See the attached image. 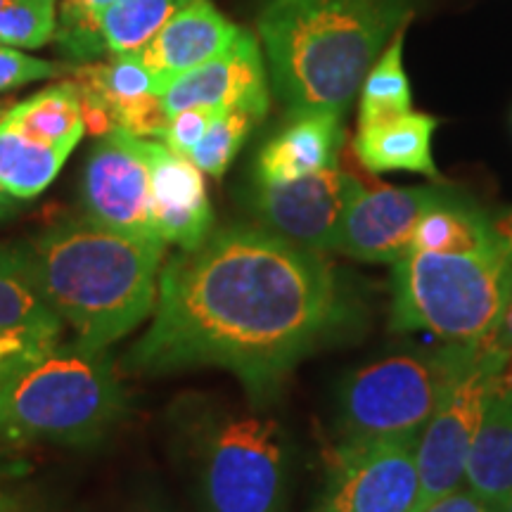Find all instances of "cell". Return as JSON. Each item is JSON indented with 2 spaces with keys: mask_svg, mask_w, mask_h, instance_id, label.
<instances>
[{
  "mask_svg": "<svg viewBox=\"0 0 512 512\" xmlns=\"http://www.w3.org/2000/svg\"><path fill=\"white\" fill-rule=\"evenodd\" d=\"M418 437L339 444L332 456L328 512H413L420 479Z\"/></svg>",
  "mask_w": 512,
  "mask_h": 512,
  "instance_id": "9",
  "label": "cell"
},
{
  "mask_svg": "<svg viewBox=\"0 0 512 512\" xmlns=\"http://www.w3.org/2000/svg\"><path fill=\"white\" fill-rule=\"evenodd\" d=\"M259 121L247 110H221L188 157L202 174L221 178Z\"/></svg>",
  "mask_w": 512,
  "mask_h": 512,
  "instance_id": "25",
  "label": "cell"
},
{
  "mask_svg": "<svg viewBox=\"0 0 512 512\" xmlns=\"http://www.w3.org/2000/svg\"><path fill=\"white\" fill-rule=\"evenodd\" d=\"M190 0H117L98 15L105 50L138 53Z\"/></svg>",
  "mask_w": 512,
  "mask_h": 512,
  "instance_id": "23",
  "label": "cell"
},
{
  "mask_svg": "<svg viewBox=\"0 0 512 512\" xmlns=\"http://www.w3.org/2000/svg\"><path fill=\"white\" fill-rule=\"evenodd\" d=\"M392 330L477 344L512 297L508 242L486 252H411L394 264Z\"/></svg>",
  "mask_w": 512,
  "mask_h": 512,
  "instance_id": "5",
  "label": "cell"
},
{
  "mask_svg": "<svg viewBox=\"0 0 512 512\" xmlns=\"http://www.w3.org/2000/svg\"><path fill=\"white\" fill-rule=\"evenodd\" d=\"M403 22L392 38V46L384 50L380 60L373 64L361 91V114H358V126L380 124L401 117L411 110V86H408L406 72H403V34H406Z\"/></svg>",
  "mask_w": 512,
  "mask_h": 512,
  "instance_id": "24",
  "label": "cell"
},
{
  "mask_svg": "<svg viewBox=\"0 0 512 512\" xmlns=\"http://www.w3.org/2000/svg\"><path fill=\"white\" fill-rule=\"evenodd\" d=\"M164 249L162 238L81 219L46 230L24 252L62 323L81 344L107 349L155 311Z\"/></svg>",
  "mask_w": 512,
  "mask_h": 512,
  "instance_id": "3",
  "label": "cell"
},
{
  "mask_svg": "<svg viewBox=\"0 0 512 512\" xmlns=\"http://www.w3.org/2000/svg\"><path fill=\"white\" fill-rule=\"evenodd\" d=\"M465 482L494 508L512 494V382L503 375L486 401Z\"/></svg>",
  "mask_w": 512,
  "mask_h": 512,
  "instance_id": "19",
  "label": "cell"
},
{
  "mask_svg": "<svg viewBox=\"0 0 512 512\" xmlns=\"http://www.w3.org/2000/svg\"><path fill=\"white\" fill-rule=\"evenodd\" d=\"M503 377H505V380L512 382V366H510V375H503Z\"/></svg>",
  "mask_w": 512,
  "mask_h": 512,
  "instance_id": "38",
  "label": "cell"
},
{
  "mask_svg": "<svg viewBox=\"0 0 512 512\" xmlns=\"http://www.w3.org/2000/svg\"><path fill=\"white\" fill-rule=\"evenodd\" d=\"M494 510H496V512H512V494H510L508 498H503V501L498 503Z\"/></svg>",
  "mask_w": 512,
  "mask_h": 512,
  "instance_id": "36",
  "label": "cell"
},
{
  "mask_svg": "<svg viewBox=\"0 0 512 512\" xmlns=\"http://www.w3.org/2000/svg\"><path fill=\"white\" fill-rule=\"evenodd\" d=\"M408 15V0H268L259 34L273 88L290 117H344Z\"/></svg>",
  "mask_w": 512,
  "mask_h": 512,
  "instance_id": "2",
  "label": "cell"
},
{
  "mask_svg": "<svg viewBox=\"0 0 512 512\" xmlns=\"http://www.w3.org/2000/svg\"><path fill=\"white\" fill-rule=\"evenodd\" d=\"M501 233H503V238H505V242H508V254H510V261H512V219L508 221V228H501Z\"/></svg>",
  "mask_w": 512,
  "mask_h": 512,
  "instance_id": "35",
  "label": "cell"
},
{
  "mask_svg": "<svg viewBox=\"0 0 512 512\" xmlns=\"http://www.w3.org/2000/svg\"><path fill=\"white\" fill-rule=\"evenodd\" d=\"M57 74H60V67L53 62L38 60V57H31L17 48L0 46V91L53 79Z\"/></svg>",
  "mask_w": 512,
  "mask_h": 512,
  "instance_id": "28",
  "label": "cell"
},
{
  "mask_svg": "<svg viewBox=\"0 0 512 512\" xmlns=\"http://www.w3.org/2000/svg\"><path fill=\"white\" fill-rule=\"evenodd\" d=\"M366 185L337 166L287 183H256L252 207L266 230L311 252H332L351 200Z\"/></svg>",
  "mask_w": 512,
  "mask_h": 512,
  "instance_id": "10",
  "label": "cell"
},
{
  "mask_svg": "<svg viewBox=\"0 0 512 512\" xmlns=\"http://www.w3.org/2000/svg\"><path fill=\"white\" fill-rule=\"evenodd\" d=\"M344 117L297 114L268 140L256 159V183H287L337 166L344 145Z\"/></svg>",
  "mask_w": 512,
  "mask_h": 512,
  "instance_id": "17",
  "label": "cell"
},
{
  "mask_svg": "<svg viewBox=\"0 0 512 512\" xmlns=\"http://www.w3.org/2000/svg\"><path fill=\"white\" fill-rule=\"evenodd\" d=\"M150 169L152 221L166 245L195 249L211 235L214 211L202 171L190 157L171 150L162 140H143Z\"/></svg>",
  "mask_w": 512,
  "mask_h": 512,
  "instance_id": "15",
  "label": "cell"
},
{
  "mask_svg": "<svg viewBox=\"0 0 512 512\" xmlns=\"http://www.w3.org/2000/svg\"><path fill=\"white\" fill-rule=\"evenodd\" d=\"M219 112L221 110H214V107H188V110L176 112L174 117L166 119V126L159 140H162L164 145H169L171 150L188 157L192 147L200 143L204 133H207V128L211 126V121H214Z\"/></svg>",
  "mask_w": 512,
  "mask_h": 512,
  "instance_id": "27",
  "label": "cell"
},
{
  "mask_svg": "<svg viewBox=\"0 0 512 512\" xmlns=\"http://www.w3.org/2000/svg\"><path fill=\"white\" fill-rule=\"evenodd\" d=\"M290 486V451L280 425L261 415H226L197 451L202 512H280Z\"/></svg>",
  "mask_w": 512,
  "mask_h": 512,
  "instance_id": "7",
  "label": "cell"
},
{
  "mask_svg": "<svg viewBox=\"0 0 512 512\" xmlns=\"http://www.w3.org/2000/svg\"><path fill=\"white\" fill-rule=\"evenodd\" d=\"M143 140L119 126L100 136L83 174V202L88 219L102 226L159 238L152 221L150 169Z\"/></svg>",
  "mask_w": 512,
  "mask_h": 512,
  "instance_id": "11",
  "label": "cell"
},
{
  "mask_svg": "<svg viewBox=\"0 0 512 512\" xmlns=\"http://www.w3.org/2000/svg\"><path fill=\"white\" fill-rule=\"evenodd\" d=\"M422 512H496L494 505L486 503L482 496L467 486V489H453L448 494L439 496L437 501L425 505Z\"/></svg>",
  "mask_w": 512,
  "mask_h": 512,
  "instance_id": "29",
  "label": "cell"
},
{
  "mask_svg": "<svg viewBox=\"0 0 512 512\" xmlns=\"http://www.w3.org/2000/svg\"><path fill=\"white\" fill-rule=\"evenodd\" d=\"M17 202L15 197L10 195V192H5L3 185H0V219H5V216H10L12 211L17 209Z\"/></svg>",
  "mask_w": 512,
  "mask_h": 512,
  "instance_id": "32",
  "label": "cell"
},
{
  "mask_svg": "<svg viewBox=\"0 0 512 512\" xmlns=\"http://www.w3.org/2000/svg\"><path fill=\"white\" fill-rule=\"evenodd\" d=\"M482 342L491 351H496V354L512 358V297L510 302L505 304V309L501 313V318H498V323L494 325V330H491Z\"/></svg>",
  "mask_w": 512,
  "mask_h": 512,
  "instance_id": "30",
  "label": "cell"
},
{
  "mask_svg": "<svg viewBox=\"0 0 512 512\" xmlns=\"http://www.w3.org/2000/svg\"><path fill=\"white\" fill-rule=\"evenodd\" d=\"M344 313L323 254L266 228L230 226L162 264L152 323L124 366L140 375L223 368L268 394Z\"/></svg>",
  "mask_w": 512,
  "mask_h": 512,
  "instance_id": "1",
  "label": "cell"
},
{
  "mask_svg": "<svg viewBox=\"0 0 512 512\" xmlns=\"http://www.w3.org/2000/svg\"><path fill=\"white\" fill-rule=\"evenodd\" d=\"M0 117L38 143L72 147V150L86 133L81 93L74 81L57 83V86L36 93L34 98L17 102Z\"/></svg>",
  "mask_w": 512,
  "mask_h": 512,
  "instance_id": "21",
  "label": "cell"
},
{
  "mask_svg": "<svg viewBox=\"0 0 512 512\" xmlns=\"http://www.w3.org/2000/svg\"><path fill=\"white\" fill-rule=\"evenodd\" d=\"M74 3H79L83 10L93 12V15H100L102 10L110 8V5L117 3V0H74Z\"/></svg>",
  "mask_w": 512,
  "mask_h": 512,
  "instance_id": "33",
  "label": "cell"
},
{
  "mask_svg": "<svg viewBox=\"0 0 512 512\" xmlns=\"http://www.w3.org/2000/svg\"><path fill=\"white\" fill-rule=\"evenodd\" d=\"M313 512H328V510H325V508H323V505H318V508H316V510H313Z\"/></svg>",
  "mask_w": 512,
  "mask_h": 512,
  "instance_id": "37",
  "label": "cell"
},
{
  "mask_svg": "<svg viewBox=\"0 0 512 512\" xmlns=\"http://www.w3.org/2000/svg\"><path fill=\"white\" fill-rule=\"evenodd\" d=\"M505 245L501 228L465 195L451 190L439 204L422 214L413 230L411 252H486Z\"/></svg>",
  "mask_w": 512,
  "mask_h": 512,
  "instance_id": "20",
  "label": "cell"
},
{
  "mask_svg": "<svg viewBox=\"0 0 512 512\" xmlns=\"http://www.w3.org/2000/svg\"><path fill=\"white\" fill-rule=\"evenodd\" d=\"M238 34L240 29L228 22L211 0H190L157 31L155 38H150V43L138 50L136 57L152 74L159 95L181 74L223 53Z\"/></svg>",
  "mask_w": 512,
  "mask_h": 512,
  "instance_id": "16",
  "label": "cell"
},
{
  "mask_svg": "<svg viewBox=\"0 0 512 512\" xmlns=\"http://www.w3.org/2000/svg\"><path fill=\"white\" fill-rule=\"evenodd\" d=\"M482 344L394 354L344 377L337 399L342 444L420 437L448 389L477 363Z\"/></svg>",
  "mask_w": 512,
  "mask_h": 512,
  "instance_id": "6",
  "label": "cell"
},
{
  "mask_svg": "<svg viewBox=\"0 0 512 512\" xmlns=\"http://www.w3.org/2000/svg\"><path fill=\"white\" fill-rule=\"evenodd\" d=\"M439 121L430 114L408 112L380 124L358 126L354 152L370 174L415 171L441 181L432 159V133Z\"/></svg>",
  "mask_w": 512,
  "mask_h": 512,
  "instance_id": "18",
  "label": "cell"
},
{
  "mask_svg": "<svg viewBox=\"0 0 512 512\" xmlns=\"http://www.w3.org/2000/svg\"><path fill=\"white\" fill-rule=\"evenodd\" d=\"M57 0H0V46L41 48L55 36Z\"/></svg>",
  "mask_w": 512,
  "mask_h": 512,
  "instance_id": "26",
  "label": "cell"
},
{
  "mask_svg": "<svg viewBox=\"0 0 512 512\" xmlns=\"http://www.w3.org/2000/svg\"><path fill=\"white\" fill-rule=\"evenodd\" d=\"M451 190L441 188H363L351 200L339 226L335 249L368 264H399L411 254L413 230Z\"/></svg>",
  "mask_w": 512,
  "mask_h": 512,
  "instance_id": "12",
  "label": "cell"
},
{
  "mask_svg": "<svg viewBox=\"0 0 512 512\" xmlns=\"http://www.w3.org/2000/svg\"><path fill=\"white\" fill-rule=\"evenodd\" d=\"M62 328L24 247L0 245V382L57 347Z\"/></svg>",
  "mask_w": 512,
  "mask_h": 512,
  "instance_id": "14",
  "label": "cell"
},
{
  "mask_svg": "<svg viewBox=\"0 0 512 512\" xmlns=\"http://www.w3.org/2000/svg\"><path fill=\"white\" fill-rule=\"evenodd\" d=\"M136 512H174V510H171L169 505H164L159 501H145V503L138 505Z\"/></svg>",
  "mask_w": 512,
  "mask_h": 512,
  "instance_id": "34",
  "label": "cell"
},
{
  "mask_svg": "<svg viewBox=\"0 0 512 512\" xmlns=\"http://www.w3.org/2000/svg\"><path fill=\"white\" fill-rule=\"evenodd\" d=\"M479 344L482 354L477 363L448 389L418 437L415 460H418L420 491L413 512H422L425 505L465 482L467 460L482 425L486 401L501 380L505 366L512 361L491 351L484 342Z\"/></svg>",
  "mask_w": 512,
  "mask_h": 512,
  "instance_id": "8",
  "label": "cell"
},
{
  "mask_svg": "<svg viewBox=\"0 0 512 512\" xmlns=\"http://www.w3.org/2000/svg\"><path fill=\"white\" fill-rule=\"evenodd\" d=\"M124 411L126 396L107 349L60 342L0 382V441L93 444Z\"/></svg>",
  "mask_w": 512,
  "mask_h": 512,
  "instance_id": "4",
  "label": "cell"
},
{
  "mask_svg": "<svg viewBox=\"0 0 512 512\" xmlns=\"http://www.w3.org/2000/svg\"><path fill=\"white\" fill-rule=\"evenodd\" d=\"M0 512H24L22 501L3 482H0Z\"/></svg>",
  "mask_w": 512,
  "mask_h": 512,
  "instance_id": "31",
  "label": "cell"
},
{
  "mask_svg": "<svg viewBox=\"0 0 512 512\" xmlns=\"http://www.w3.org/2000/svg\"><path fill=\"white\" fill-rule=\"evenodd\" d=\"M159 102L166 117H174L188 107H214L247 110L264 119L268 112V88L264 57L256 38L240 29L223 53L164 86L159 91Z\"/></svg>",
  "mask_w": 512,
  "mask_h": 512,
  "instance_id": "13",
  "label": "cell"
},
{
  "mask_svg": "<svg viewBox=\"0 0 512 512\" xmlns=\"http://www.w3.org/2000/svg\"><path fill=\"white\" fill-rule=\"evenodd\" d=\"M72 152V147L38 143L0 117V185L15 200L41 195Z\"/></svg>",
  "mask_w": 512,
  "mask_h": 512,
  "instance_id": "22",
  "label": "cell"
}]
</instances>
